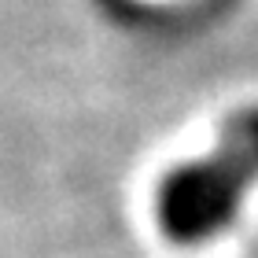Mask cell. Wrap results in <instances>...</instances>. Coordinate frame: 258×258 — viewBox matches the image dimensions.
I'll use <instances>...</instances> for the list:
<instances>
[{"label": "cell", "mask_w": 258, "mask_h": 258, "mask_svg": "<svg viewBox=\"0 0 258 258\" xmlns=\"http://www.w3.org/2000/svg\"><path fill=\"white\" fill-rule=\"evenodd\" d=\"M258 184V107H243L218 129L214 148L184 162L159 188V225L181 243H199L221 236L236 221L247 192Z\"/></svg>", "instance_id": "obj_1"}]
</instances>
